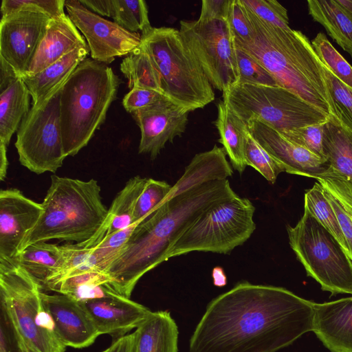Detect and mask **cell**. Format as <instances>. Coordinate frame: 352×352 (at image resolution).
I'll use <instances>...</instances> for the list:
<instances>
[{
  "label": "cell",
  "mask_w": 352,
  "mask_h": 352,
  "mask_svg": "<svg viewBox=\"0 0 352 352\" xmlns=\"http://www.w3.org/2000/svg\"><path fill=\"white\" fill-rule=\"evenodd\" d=\"M314 303L284 287L239 282L208 303L189 352H276L313 331Z\"/></svg>",
  "instance_id": "6da1fadb"
},
{
  "label": "cell",
  "mask_w": 352,
  "mask_h": 352,
  "mask_svg": "<svg viewBox=\"0 0 352 352\" xmlns=\"http://www.w3.org/2000/svg\"><path fill=\"white\" fill-rule=\"evenodd\" d=\"M236 196L228 179L209 182L167 196L135 227L124 249L105 270L111 287L130 298L139 280L166 261L170 247L191 224L209 208Z\"/></svg>",
  "instance_id": "7a4b0ae2"
},
{
  "label": "cell",
  "mask_w": 352,
  "mask_h": 352,
  "mask_svg": "<svg viewBox=\"0 0 352 352\" xmlns=\"http://www.w3.org/2000/svg\"><path fill=\"white\" fill-rule=\"evenodd\" d=\"M243 6L252 27L253 38L248 43L234 41V43L255 58L280 87L296 94L338 123L322 63L309 39L299 30L265 22Z\"/></svg>",
  "instance_id": "3957f363"
},
{
  "label": "cell",
  "mask_w": 352,
  "mask_h": 352,
  "mask_svg": "<svg viewBox=\"0 0 352 352\" xmlns=\"http://www.w3.org/2000/svg\"><path fill=\"white\" fill-rule=\"evenodd\" d=\"M120 83L111 67L91 58H85L69 76L60 96V123L67 157L86 146L104 122Z\"/></svg>",
  "instance_id": "277c9868"
},
{
  "label": "cell",
  "mask_w": 352,
  "mask_h": 352,
  "mask_svg": "<svg viewBox=\"0 0 352 352\" xmlns=\"http://www.w3.org/2000/svg\"><path fill=\"white\" fill-rule=\"evenodd\" d=\"M100 192L98 181L94 179L83 181L52 175L41 204L43 213L24 239L21 252L32 244L52 239L77 243L89 240L102 225L108 210Z\"/></svg>",
  "instance_id": "5b68a950"
},
{
  "label": "cell",
  "mask_w": 352,
  "mask_h": 352,
  "mask_svg": "<svg viewBox=\"0 0 352 352\" xmlns=\"http://www.w3.org/2000/svg\"><path fill=\"white\" fill-rule=\"evenodd\" d=\"M41 284L25 269L0 261L1 316L13 333L19 352H65L45 309Z\"/></svg>",
  "instance_id": "8992f818"
},
{
  "label": "cell",
  "mask_w": 352,
  "mask_h": 352,
  "mask_svg": "<svg viewBox=\"0 0 352 352\" xmlns=\"http://www.w3.org/2000/svg\"><path fill=\"white\" fill-rule=\"evenodd\" d=\"M141 36V44L160 74L162 92L168 98L189 111L214 100L212 86L179 30L152 28Z\"/></svg>",
  "instance_id": "52a82bcc"
},
{
  "label": "cell",
  "mask_w": 352,
  "mask_h": 352,
  "mask_svg": "<svg viewBox=\"0 0 352 352\" xmlns=\"http://www.w3.org/2000/svg\"><path fill=\"white\" fill-rule=\"evenodd\" d=\"M223 100L246 124L258 121L281 134L330 120L296 94L280 86L236 85L223 93Z\"/></svg>",
  "instance_id": "ba28073f"
},
{
  "label": "cell",
  "mask_w": 352,
  "mask_h": 352,
  "mask_svg": "<svg viewBox=\"0 0 352 352\" xmlns=\"http://www.w3.org/2000/svg\"><path fill=\"white\" fill-rule=\"evenodd\" d=\"M289 243L307 275L331 296L352 295V260L336 239L305 209L294 226L287 225Z\"/></svg>",
  "instance_id": "9c48e42d"
},
{
  "label": "cell",
  "mask_w": 352,
  "mask_h": 352,
  "mask_svg": "<svg viewBox=\"0 0 352 352\" xmlns=\"http://www.w3.org/2000/svg\"><path fill=\"white\" fill-rule=\"evenodd\" d=\"M255 207L245 197H235L204 212L170 247V258L191 252L229 254L243 244L256 229Z\"/></svg>",
  "instance_id": "30bf717a"
},
{
  "label": "cell",
  "mask_w": 352,
  "mask_h": 352,
  "mask_svg": "<svg viewBox=\"0 0 352 352\" xmlns=\"http://www.w3.org/2000/svg\"><path fill=\"white\" fill-rule=\"evenodd\" d=\"M65 82L32 105L16 131L19 160L37 175L56 173L67 157L60 123V96Z\"/></svg>",
  "instance_id": "8fae6325"
},
{
  "label": "cell",
  "mask_w": 352,
  "mask_h": 352,
  "mask_svg": "<svg viewBox=\"0 0 352 352\" xmlns=\"http://www.w3.org/2000/svg\"><path fill=\"white\" fill-rule=\"evenodd\" d=\"M181 36L212 87L226 92L238 82L234 38L226 21L182 20Z\"/></svg>",
  "instance_id": "7c38bea8"
},
{
  "label": "cell",
  "mask_w": 352,
  "mask_h": 352,
  "mask_svg": "<svg viewBox=\"0 0 352 352\" xmlns=\"http://www.w3.org/2000/svg\"><path fill=\"white\" fill-rule=\"evenodd\" d=\"M65 7L72 21L87 39L94 60L109 64L116 57L128 55L142 43L140 33L130 32L102 18L80 0H66Z\"/></svg>",
  "instance_id": "4fadbf2b"
},
{
  "label": "cell",
  "mask_w": 352,
  "mask_h": 352,
  "mask_svg": "<svg viewBox=\"0 0 352 352\" xmlns=\"http://www.w3.org/2000/svg\"><path fill=\"white\" fill-rule=\"evenodd\" d=\"M50 19L27 11L1 16L0 57L12 65L20 78L33 58Z\"/></svg>",
  "instance_id": "5bb4252c"
},
{
  "label": "cell",
  "mask_w": 352,
  "mask_h": 352,
  "mask_svg": "<svg viewBox=\"0 0 352 352\" xmlns=\"http://www.w3.org/2000/svg\"><path fill=\"white\" fill-rule=\"evenodd\" d=\"M43 206L16 188L0 191V261L13 260L36 226Z\"/></svg>",
  "instance_id": "9a60e30c"
},
{
  "label": "cell",
  "mask_w": 352,
  "mask_h": 352,
  "mask_svg": "<svg viewBox=\"0 0 352 352\" xmlns=\"http://www.w3.org/2000/svg\"><path fill=\"white\" fill-rule=\"evenodd\" d=\"M189 111L166 98L152 107L132 113L141 138L138 153L154 160L167 142L185 132Z\"/></svg>",
  "instance_id": "2e32d148"
},
{
  "label": "cell",
  "mask_w": 352,
  "mask_h": 352,
  "mask_svg": "<svg viewBox=\"0 0 352 352\" xmlns=\"http://www.w3.org/2000/svg\"><path fill=\"white\" fill-rule=\"evenodd\" d=\"M254 138L289 174L311 178L330 177L334 172L327 160L289 141L279 132L258 121L247 124Z\"/></svg>",
  "instance_id": "e0dca14e"
},
{
  "label": "cell",
  "mask_w": 352,
  "mask_h": 352,
  "mask_svg": "<svg viewBox=\"0 0 352 352\" xmlns=\"http://www.w3.org/2000/svg\"><path fill=\"white\" fill-rule=\"evenodd\" d=\"M41 298L54 322L56 334L66 346L85 348L100 336L82 303L60 294L42 292Z\"/></svg>",
  "instance_id": "ac0fdd59"
},
{
  "label": "cell",
  "mask_w": 352,
  "mask_h": 352,
  "mask_svg": "<svg viewBox=\"0 0 352 352\" xmlns=\"http://www.w3.org/2000/svg\"><path fill=\"white\" fill-rule=\"evenodd\" d=\"M98 331L117 340L138 328L152 312L148 307L118 294L82 303Z\"/></svg>",
  "instance_id": "d6986e66"
},
{
  "label": "cell",
  "mask_w": 352,
  "mask_h": 352,
  "mask_svg": "<svg viewBox=\"0 0 352 352\" xmlns=\"http://www.w3.org/2000/svg\"><path fill=\"white\" fill-rule=\"evenodd\" d=\"M312 331L331 352H352V296L315 302Z\"/></svg>",
  "instance_id": "ffe728a7"
},
{
  "label": "cell",
  "mask_w": 352,
  "mask_h": 352,
  "mask_svg": "<svg viewBox=\"0 0 352 352\" xmlns=\"http://www.w3.org/2000/svg\"><path fill=\"white\" fill-rule=\"evenodd\" d=\"M87 45L68 15L65 14L51 18L34 57L22 77L34 76L75 49Z\"/></svg>",
  "instance_id": "44dd1931"
},
{
  "label": "cell",
  "mask_w": 352,
  "mask_h": 352,
  "mask_svg": "<svg viewBox=\"0 0 352 352\" xmlns=\"http://www.w3.org/2000/svg\"><path fill=\"white\" fill-rule=\"evenodd\" d=\"M148 179L140 176L131 178L114 198L104 221L96 232L89 240L76 244L83 248H94L113 233L135 223L136 203Z\"/></svg>",
  "instance_id": "7402d4cb"
},
{
  "label": "cell",
  "mask_w": 352,
  "mask_h": 352,
  "mask_svg": "<svg viewBox=\"0 0 352 352\" xmlns=\"http://www.w3.org/2000/svg\"><path fill=\"white\" fill-rule=\"evenodd\" d=\"M226 155L224 148L217 145L208 151L196 154L168 196L180 194L209 182L228 179L233 170Z\"/></svg>",
  "instance_id": "603a6c76"
},
{
  "label": "cell",
  "mask_w": 352,
  "mask_h": 352,
  "mask_svg": "<svg viewBox=\"0 0 352 352\" xmlns=\"http://www.w3.org/2000/svg\"><path fill=\"white\" fill-rule=\"evenodd\" d=\"M133 333L136 352H178V327L168 311H152Z\"/></svg>",
  "instance_id": "cb8c5ba5"
},
{
  "label": "cell",
  "mask_w": 352,
  "mask_h": 352,
  "mask_svg": "<svg viewBox=\"0 0 352 352\" xmlns=\"http://www.w3.org/2000/svg\"><path fill=\"white\" fill-rule=\"evenodd\" d=\"M89 46L80 47L56 63L32 76H23L32 99V104L42 101L55 87L65 82L77 66L86 58Z\"/></svg>",
  "instance_id": "d4e9b609"
},
{
  "label": "cell",
  "mask_w": 352,
  "mask_h": 352,
  "mask_svg": "<svg viewBox=\"0 0 352 352\" xmlns=\"http://www.w3.org/2000/svg\"><path fill=\"white\" fill-rule=\"evenodd\" d=\"M217 112L214 124L220 135L219 142L223 145L232 167L242 174L247 166L245 160L247 124L223 100L218 102Z\"/></svg>",
  "instance_id": "484cf974"
},
{
  "label": "cell",
  "mask_w": 352,
  "mask_h": 352,
  "mask_svg": "<svg viewBox=\"0 0 352 352\" xmlns=\"http://www.w3.org/2000/svg\"><path fill=\"white\" fill-rule=\"evenodd\" d=\"M10 261L25 269L43 290L61 270L64 256L61 245L41 241L28 246Z\"/></svg>",
  "instance_id": "4316f807"
},
{
  "label": "cell",
  "mask_w": 352,
  "mask_h": 352,
  "mask_svg": "<svg viewBox=\"0 0 352 352\" xmlns=\"http://www.w3.org/2000/svg\"><path fill=\"white\" fill-rule=\"evenodd\" d=\"M111 278L104 272L91 270L67 277L52 285L48 290L84 303L117 294L111 287Z\"/></svg>",
  "instance_id": "83f0119b"
},
{
  "label": "cell",
  "mask_w": 352,
  "mask_h": 352,
  "mask_svg": "<svg viewBox=\"0 0 352 352\" xmlns=\"http://www.w3.org/2000/svg\"><path fill=\"white\" fill-rule=\"evenodd\" d=\"M30 98L21 78L0 93V142L6 146L30 109Z\"/></svg>",
  "instance_id": "f1b7e54d"
},
{
  "label": "cell",
  "mask_w": 352,
  "mask_h": 352,
  "mask_svg": "<svg viewBox=\"0 0 352 352\" xmlns=\"http://www.w3.org/2000/svg\"><path fill=\"white\" fill-rule=\"evenodd\" d=\"M309 14L352 58V20L335 0H308Z\"/></svg>",
  "instance_id": "f546056e"
},
{
  "label": "cell",
  "mask_w": 352,
  "mask_h": 352,
  "mask_svg": "<svg viewBox=\"0 0 352 352\" xmlns=\"http://www.w3.org/2000/svg\"><path fill=\"white\" fill-rule=\"evenodd\" d=\"M324 154L339 177L352 183V134L337 122L329 120L324 125Z\"/></svg>",
  "instance_id": "4dcf8cb0"
},
{
  "label": "cell",
  "mask_w": 352,
  "mask_h": 352,
  "mask_svg": "<svg viewBox=\"0 0 352 352\" xmlns=\"http://www.w3.org/2000/svg\"><path fill=\"white\" fill-rule=\"evenodd\" d=\"M120 69L128 79L130 89L145 88L163 94L160 74L142 44L123 59Z\"/></svg>",
  "instance_id": "1f68e13d"
},
{
  "label": "cell",
  "mask_w": 352,
  "mask_h": 352,
  "mask_svg": "<svg viewBox=\"0 0 352 352\" xmlns=\"http://www.w3.org/2000/svg\"><path fill=\"white\" fill-rule=\"evenodd\" d=\"M304 209L307 210L336 239L347 254L345 238L336 214L324 196V189L318 182L306 190Z\"/></svg>",
  "instance_id": "d6a6232c"
},
{
  "label": "cell",
  "mask_w": 352,
  "mask_h": 352,
  "mask_svg": "<svg viewBox=\"0 0 352 352\" xmlns=\"http://www.w3.org/2000/svg\"><path fill=\"white\" fill-rule=\"evenodd\" d=\"M113 22L123 29L141 35L151 30L146 1L143 0H112Z\"/></svg>",
  "instance_id": "836d02e7"
},
{
  "label": "cell",
  "mask_w": 352,
  "mask_h": 352,
  "mask_svg": "<svg viewBox=\"0 0 352 352\" xmlns=\"http://www.w3.org/2000/svg\"><path fill=\"white\" fill-rule=\"evenodd\" d=\"M61 248L64 256L63 267L43 289L48 290L52 285L67 277L91 270H99L91 248H83L76 244L63 245Z\"/></svg>",
  "instance_id": "e575fe53"
},
{
  "label": "cell",
  "mask_w": 352,
  "mask_h": 352,
  "mask_svg": "<svg viewBox=\"0 0 352 352\" xmlns=\"http://www.w3.org/2000/svg\"><path fill=\"white\" fill-rule=\"evenodd\" d=\"M322 65L337 122L352 134V89L344 85Z\"/></svg>",
  "instance_id": "d590c367"
},
{
  "label": "cell",
  "mask_w": 352,
  "mask_h": 352,
  "mask_svg": "<svg viewBox=\"0 0 352 352\" xmlns=\"http://www.w3.org/2000/svg\"><path fill=\"white\" fill-rule=\"evenodd\" d=\"M321 62L344 85L352 89V66L337 51L322 32L311 41Z\"/></svg>",
  "instance_id": "8d00e7d4"
},
{
  "label": "cell",
  "mask_w": 352,
  "mask_h": 352,
  "mask_svg": "<svg viewBox=\"0 0 352 352\" xmlns=\"http://www.w3.org/2000/svg\"><path fill=\"white\" fill-rule=\"evenodd\" d=\"M247 166L257 170L270 183L274 184L285 168L254 138L248 130L245 148Z\"/></svg>",
  "instance_id": "74e56055"
},
{
  "label": "cell",
  "mask_w": 352,
  "mask_h": 352,
  "mask_svg": "<svg viewBox=\"0 0 352 352\" xmlns=\"http://www.w3.org/2000/svg\"><path fill=\"white\" fill-rule=\"evenodd\" d=\"M234 49L239 76L236 85L279 86L274 78L255 58L235 43Z\"/></svg>",
  "instance_id": "f35d334b"
},
{
  "label": "cell",
  "mask_w": 352,
  "mask_h": 352,
  "mask_svg": "<svg viewBox=\"0 0 352 352\" xmlns=\"http://www.w3.org/2000/svg\"><path fill=\"white\" fill-rule=\"evenodd\" d=\"M140 223H135L125 229L113 233L91 248L99 270L104 272L120 254Z\"/></svg>",
  "instance_id": "ab89813d"
},
{
  "label": "cell",
  "mask_w": 352,
  "mask_h": 352,
  "mask_svg": "<svg viewBox=\"0 0 352 352\" xmlns=\"http://www.w3.org/2000/svg\"><path fill=\"white\" fill-rule=\"evenodd\" d=\"M172 186L164 181L148 178L136 203L134 223L141 222L149 217L166 198Z\"/></svg>",
  "instance_id": "60d3db41"
},
{
  "label": "cell",
  "mask_w": 352,
  "mask_h": 352,
  "mask_svg": "<svg viewBox=\"0 0 352 352\" xmlns=\"http://www.w3.org/2000/svg\"><path fill=\"white\" fill-rule=\"evenodd\" d=\"M65 0H3L1 16L14 12L27 11L43 14L50 18L64 15Z\"/></svg>",
  "instance_id": "b9f144b4"
},
{
  "label": "cell",
  "mask_w": 352,
  "mask_h": 352,
  "mask_svg": "<svg viewBox=\"0 0 352 352\" xmlns=\"http://www.w3.org/2000/svg\"><path fill=\"white\" fill-rule=\"evenodd\" d=\"M243 3L265 22L287 29V10L276 0H242Z\"/></svg>",
  "instance_id": "7bdbcfd3"
},
{
  "label": "cell",
  "mask_w": 352,
  "mask_h": 352,
  "mask_svg": "<svg viewBox=\"0 0 352 352\" xmlns=\"http://www.w3.org/2000/svg\"><path fill=\"white\" fill-rule=\"evenodd\" d=\"M325 123L298 128L280 134L289 141L327 160L322 147L323 128Z\"/></svg>",
  "instance_id": "ee69618b"
},
{
  "label": "cell",
  "mask_w": 352,
  "mask_h": 352,
  "mask_svg": "<svg viewBox=\"0 0 352 352\" xmlns=\"http://www.w3.org/2000/svg\"><path fill=\"white\" fill-rule=\"evenodd\" d=\"M227 22L236 43L245 44L252 41L253 30L241 0H232Z\"/></svg>",
  "instance_id": "f6af8a7d"
},
{
  "label": "cell",
  "mask_w": 352,
  "mask_h": 352,
  "mask_svg": "<svg viewBox=\"0 0 352 352\" xmlns=\"http://www.w3.org/2000/svg\"><path fill=\"white\" fill-rule=\"evenodd\" d=\"M166 98L164 94L153 89L133 88L124 96L122 104L132 114L149 108Z\"/></svg>",
  "instance_id": "bcb514c9"
},
{
  "label": "cell",
  "mask_w": 352,
  "mask_h": 352,
  "mask_svg": "<svg viewBox=\"0 0 352 352\" xmlns=\"http://www.w3.org/2000/svg\"><path fill=\"white\" fill-rule=\"evenodd\" d=\"M316 180L324 190L337 199L352 221V183L336 177H320Z\"/></svg>",
  "instance_id": "7dc6e473"
},
{
  "label": "cell",
  "mask_w": 352,
  "mask_h": 352,
  "mask_svg": "<svg viewBox=\"0 0 352 352\" xmlns=\"http://www.w3.org/2000/svg\"><path fill=\"white\" fill-rule=\"evenodd\" d=\"M324 193L336 214L338 224L345 238L347 255L352 260V221L337 199L324 189Z\"/></svg>",
  "instance_id": "c3c4849f"
},
{
  "label": "cell",
  "mask_w": 352,
  "mask_h": 352,
  "mask_svg": "<svg viewBox=\"0 0 352 352\" xmlns=\"http://www.w3.org/2000/svg\"><path fill=\"white\" fill-rule=\"evenodd\" d=\"M232 0H203L199 21H228Z\"/></svg>",
  "instance_id": "681fc988"
},
{
  "label": "cell",
  "mask_w": 352,
  "mask_h": 352,
  "mask_svg": "<svg viewBox=\"0 0 352 352\" xmlns=\"http://www.w3.org/2000/svg\"><path fill=\"white\" fill-rule=\"evenodd\" d=\"M102 352H136L134 333L113 340L112 344Z\"/></svg>",
  "instance_id": "f907efd6"
},
{
  "label": "cell",
  "mask_w": 352,
  "mask_h": 352,
  "mask_svg": "<svg viewBox=\"0 0 352 352\" xmlns=\"http://www.w3.org/2000/svg\"><path fill=\"white\" fill-rule=\"evenodd\" d=\"M19 78L12 65L0 57V93Z\"/></svg>",
  "instance_id": "816d5d0a"
},
{
  "label": "cell",
  "mask_w": 352,
  "mask_h": 352,
  "mask_svg": "<svg viewBox=\"0 0 352 352\" xmlns=\"http://www.w3.org/2000/svg\"><path fill=\"white\" fill-rule=\"evenodd\" d=\"M86 8L102 16H111L112 0H80Z\"/></svg>",
  "instance_id": "f5cc1de1"
},
{
  "label": "cell",
  "mask_w": 352,
  "mask_h": 352,
  "mask_svg": "<svg viewBox=\"0 0 352 352\" xmlns=\"http://www.w3.org/2000/svg\"><path fill=\"white\" fill-rule=\"evenodd\" d=\"M7 146L0 142V180L3 181L6 177L8 161L6 154Z\"/></svg>",
  "instance_id": "db71d44e"
},
{
  "label": "cell",
  "mask_w": 352,
  "mask_h": 352,
  "mask_svg": "<svg viewBox=\"0 0 352 352\" xmlns=\"http://www.w3.org/2000/svg\"><path fill=\"white\" fill-rule=\"evenodd\" d=\"M6 327L7 323L6 325H5L3 324V322H1L0 334V352H11L10 342Z\"/></svg>",
  "instance_id": "11a10c76"
},
{
  "label": "cell",
  "mask_w": 352,
  "mask_h": 352,
  "mask_svg": "<svg viewBox=\"0 0 352 352\" xmlns=\"http://www.w3.org/2000/svg\"><path fill=\"white\" fill-rule=\"evenodd\" d=\"M213 283L215 286L223 287L226 285V276L221 267H216L212 272Z\"/></svg>",
  "instance_id": "9f6ffc18"
},
{
  "label": "cell",
  "mask_w": 352,
  "mask_h": 352,
  "mask_svg": "<svg viewBox=\"0 0 352 352\" xmlns=\"http://www.w3.org/2000/svg\"><path fill=\"white\" fill-rule=\"evenodd\" d=\"M336 1L352 20V0H336Z\"/></svg>",
  "instance_id": "6f0895ef"
}]
</instances>
